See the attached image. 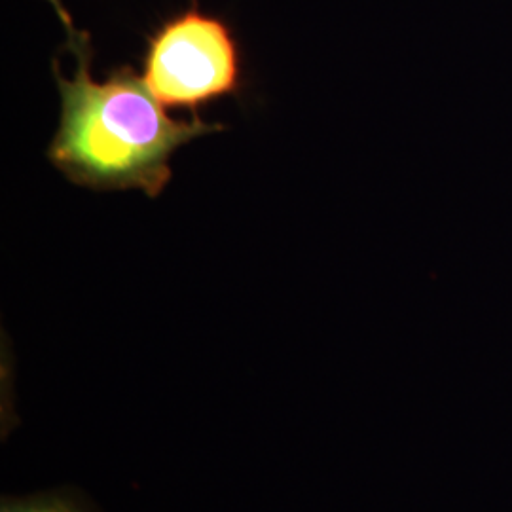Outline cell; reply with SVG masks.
<instances>
[{
    "label": "cell",
    "instance_id": "1",
    "mask_svg": "<svg viewBox=\"0 0 512 512\" xmlns=\"http://www.w3.org/2000/svg\"><path fill=\"white\" fill-rule=\"evenodd\" d=\"M76 73L65 78L54 61L61 118L48 158L71 183L92 190H141L158 198L171 181V156L186 143L222 131L220 124L167 116L143 76L120 67L92 76V46L84 33L69 37Z\"/></svg>",
    "mask_w": 512,
    "mask_h": 512
},
{
    "label": "cell",
    "instance_id": "2",
    "mask_svg": "<svg viewBox=\"0 0 512 512\" xmlns=\"http://www.w3.org/2000/svg\"><path fill=\"white\" fill-rule=\"evenodd\" d=\"M143 82L164 107L198 114L205 105L241 90L238 40L224 19L192 4L148 37Z\"/></svg>",
    "mask_w": 512,
    "mask_h": 512
},
{
    "label": "cell",
    "instance_id": "3",
    "mask_svg": "<svg viewBox=\"0 0 512 512\" xmlns=\"http://www.w3.org/2000/svg\"><path fill=\"white\" fill-rule=\"evenodd\" d=\"M0 512H101L92 501L74 488H57L50 492L14 497L4 495Z\"/></svg>",
    "mask_w": 512,
    "mask_h": 512
},
{
    "label": "cell",
    "instance_id": "4",
    "mask_svg": "<svg viewBox=\"0 0 512 512\" xmlns=\"http://www.w3.org/2000/svg\"><path fill=\"white\" fill-rule=\"evenodd\" d=\"M52 4H54L55 12H57V16L59 19L63 21V25H65V29H67V33H69V37L71 35H76L78 31L74 29L73 21H71V16H69V12L63 8V4H61V0H50Z\"/></svg>",
    "mask_w": 512,
    "mask_h": 512
}]
</instances>
